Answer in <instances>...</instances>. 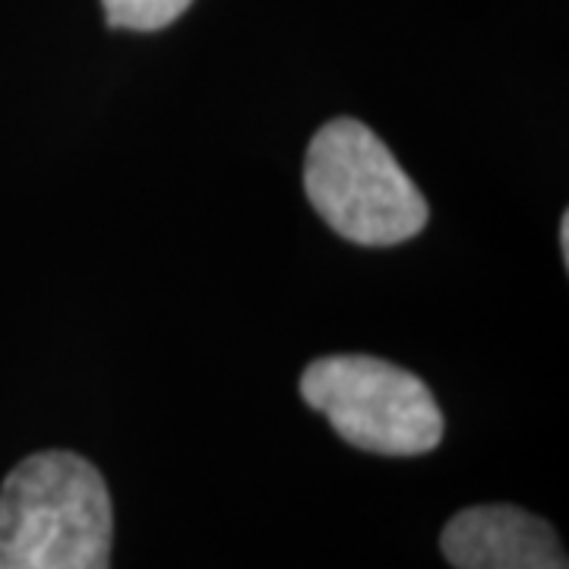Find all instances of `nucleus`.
<instances>
[{"mask_svg":"<svg viewBox=\"0 0 569 569\" xmlns=\"http://www.w3.org/2000/svg\"><path fill=\"white\" fill-rule=\"evenodd\" d=\"M102 471L67 449L22 459L0 485V569H111Z\"/></svg>","mask_w":569,"mask_h":569,"instance_id":"nucleus-1","label":"nucleus"},{"mask_svg":"<svg viewBox=\"0 0 569 569\" xmlns=\"http://www.w3.org/2000/svg\"><path fill=\"white\" fill-rule=\"evenodd\" d=\"M307 200L336 234L365 247L411 241L427 224L425 193L367 123L336 118L307 146Z\"/></svg>","mask_w":569,"mask_h":569,"instance_id":"nucleus-2","label":"nucleus"},{"mask_svg":"<svg viewBox=\"0 0 569 569\" xmlns=\"http://www.w3.org/2000/svg\"><path fill=\"white\" fill-rule=\"evenodd\" d=\"M301 399L346 443L377 456H425L447 427L418 373L370 355L317 358L301 373Z\"/></svg>","mask_w":569,"mask_h":569,"instance_id":"nucleus-3","label":"nucleus"},{"mask_svg":"<svg viewBox=\"0 0 569 569\" xmlns=\"http://www.w3.org/2000/svg\"><path fill=\"white\" fill-rule=\"evenodd\" d=\"M440 548L452 569H569L557 531L541 516L507 503L456 512Z\"/></svg>","mask_w":569,"mask_h":569,"instance_id":"nucleus-4","label":"nucleus"},{"mask_svg":"<svg viewBox=\"0 0 569 569\" xmlns=\"http://www.w3.org/2000/svg\"><path fill=\"white\" fill-rule=\"evenodd\" d=\"M193 0H102L104 20L114 29L159 32L187 13Z\"/></svg>","mask_w":569,"mask_h":569,"instance_id":"nucleus-5","label":"nucleus"},{"mask_svg":"<svg viewBox=\"0 0 569 569\" xmlns=\"http://www.w3.org/2000/svg\"><path fill=\"white\" fill-rule=\"evenodd\" d=\"M560 253H563V263L569 266V212H563L560 219Z\"/></svg>","mask_w":569,"mask_h":569,"instance_id":"nucleus-6","label":"nucleus"}]
</instances>
